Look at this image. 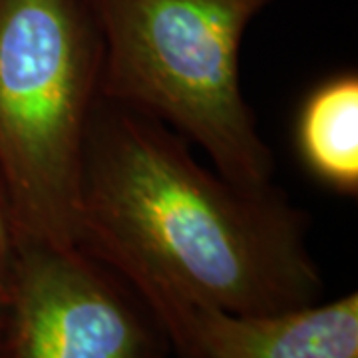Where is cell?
Returning a JSON list of instances; mask_svg holds the SVG:
<instances>
[{
	"mask_svg": "<svg viewBox=\"0 0 358 358\" xmlns=\"http://www.w3.org/2000/svg\"><path fill=\"white\" fill-rule=\"evenodd\" d=\"M195 333L201 358H358V294L268 315L201 308Z\"/></svg>",
	"mask_w": 358,
	"mask_h": 358,
	"instance_id": "5b68a950",
	"label": "cell"
},
{
	"mask_svg": "<svg viewBox=\"0 0 358 358\" xmlns=\"http://www.w3.org/2000/svg\"><path fill=\"white\" fill-rule=\"evenodd\" d=\"M80 247L128 282L179 358H201L195 315L319 303L305 217L201 167L164 124L98 98L84 155Z\"/></svg>",
	"mask_w": 358,
	"mask_h": 358,
	"instance_id": "6da1fadb",
	"label": "cell"
},
{
	"mask_svg": "<svg viewBox=\"0 0 358 358\" xmlns=\"http://www.w3.org/2000/svg\"><path fill=\"white\" fill-rule=\"evenodd\" d=\"M100 68L86 0H0V185L16 245L80 247Z\"/></svg>",
	"mask_w": 358,
	"mask_h": 358,
	"instance_id": "3957f363",
	"label": "cell"
},
{
	"mask_svg": "<svg viewBox=\"0 0 358 358\" xmlns=\"http://www.w3.org/2000/svg\"><path fill=\"white\" fill-rule=\"evenodd\" d=\"M305 166L336 192H358V78H331L307 98L296 124Z\"/></svg>",
	"mask_w": 358,
	"mask_h": 358,
	"instance_id": "8992f818",
	"label": "cell"
},
{
	"mask_svg": "<svg viewBox=\"0 0 358 358\" xmlns=\"http://www.w3.org/2000/svg\"><path fill=\"white\" fill-rule=\"evenodd\" d=\"M102 42L100 98L176 128L245 192L273 189V154L239 78L249 24L277 0H86Z\"/></svg>",
	"mask_w": 358,
	"mask_h": 358,
	"instance_id": "7a4b0ae2",
	"label": "cell"
},
{
	"mask_svg": "<svg viewBox=\"0 0 358 358\" xmlns=\"http://www.w3.org/2000/svg\"><path fill=\"white\" fill-rule=\"evenodd\" d=\"M14 253H16V231H14L6 195H4V189L0 185V287L6 279V273L10 268Z\"/></svg>",
	"mask_w": 358,
	"mask_h": 358,
	"instance_id": "52a82bcc",
	"label": "cell"
},
{
	"mask_svg": "<svg viewBox=\"0 0 358 358\" xmlns=\"http://www.w3.org/2000/svg\"><path fill=\"white\" fill-rule=\"evenodd\" d=\"M169 338L82 247L16 245L0 287V358H166Z\"/></svg>",
	"mask_w": 358,
	"mask_h": 358,
	"instance_id": "277c9868",
	"label": "cell"
}]
</instances>
